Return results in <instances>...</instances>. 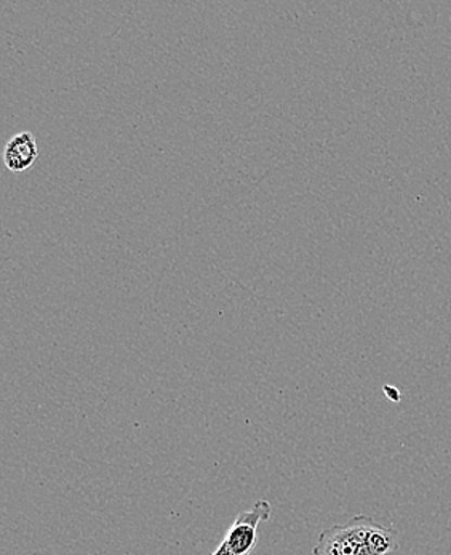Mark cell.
<instances>
[{"instance_id": "6da1fadb", "label": "cell", "mask_w": 451, "mask_h": 555, "mask_svg": "<svg viewBox=\"0 0 451 555\" xmlns=\"http://www.w3.org/2000/svg\"><path fill=\"white\" fill-rule=\"evenodd\" d=\"M397 546L394 528L383 527L369 516H356L348 524L326 528L312 555H387Z\"/></svg>"}, {"instance_id": "7a4b0ae2", "label": "cell", "mask_w": 451, "mask_h": 555, "mask_svg": "<svg viewBox=\"0 0 451 555\" xmlns=\"http://www.w3.org/2000/svg\"><path fill=\"white\" fill-rule=\"evenodd\" d=\"M272 506L269 501L259 500L252 509L239 514L229 527L224 543L237 555H250L258 543L259 524L271 519Z\"/></svg>"}, {"instance_id": "3957f363", "label": "cell", "mask_w": 451, "mask_h": 555, "mask_svg": "<svg viewBox=\"0 0 451 555\" xmlns=\"http://www.w3.org/2000/svg\"><path fill=\"white\" fill-rule=\"evenodd\" d=\"M37 157H39V146L29 131H23L13 137L3 151V163L10 171H16V173L29 170Z\"/></svg>"}, {"instance_id": "277c9868", "label": "cell", "mask_w": 451, "mask_h": 555, "mask_svg": "<svg viewBox=\"0 0 451 555\" xmlns=\"http://www.w3.org/2000/svg\"><path fill=\"white\" fill-rule=\"evenodd\" d=\"M211 555H237L232 553L231 550H229L228 544L224 543V541H221L220 546L217 547V550L214 551V554Z\"/></svg>"}]
</instances>
